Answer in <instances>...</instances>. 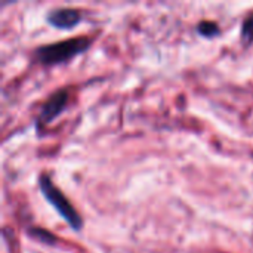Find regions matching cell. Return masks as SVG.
I'll list each match as a JSON object with an SVG mask.
<instances>
[{
	"label": "cell",
	"mask_w": 253,
	"mask_h": 253,
	"mask_svg": "<svg viewBox=\"0 0 253 253\" xmlns=\"http://www.w3.org/2000/svg\"><path fill=\"white\" fill-rule=\"evenodd\" d=\"M90 42L92 40L89 37H76V39L64 40L59 43L42 46L36 50V58L40 62L47 64V65L65 62L74 58L76 55L84 52L89 47Z\"/></svg>",
	"instance_id": "cell-1"
},
{
	"label": "cell",
	"mask_w": 253,
	"mask_h": 253,
	"mask_svg": "<svg viewBox=\"0 0 253 253\" xmlns=\"http://www.w3.org/2000/svg\"><path fill=\"white\" fill-rule=\"evenodd\" d=\"M68 92L67 90H59L56 93H53L49 101L43 105L42 113H40V122L47 125L50 122H53L65 108L67 102H68Z\"/></svg>",
	"instance_id": "cell-3"
},
{
	"label": "cell",
	"mask_w": 253,
	"mask_h": 253,
	"mask_svg": "<svg viewBox=\"0 0 253 253\" xmlns=\"http://www.w3.org/2000/svg\"><path fill=\"white\" fill-rule=\"evenodd\" d=\"M39 185H40V191L44 196V199L50 203V206L62 216V219L76 231H79L82 228L83 219L80 218V215L77 213V211L74 209V206L68 202V199L61 193V190H58L55 187V184L50 181V178L47 175H42L39 179Z\"/></svg>",
	"instance_id": "cell-2"
},
{
	"label": "cell",
	"mask_w": 253,
	"mask_h": 253,
	"mask_svg": "<svg viewBox=\"0 0 253 253\" xmlns=\"http://www.w3.org/2000/svg\"><path fill=\"white\" fill-rule=\"evenodd\" d=\"M30 234H31L34 239H37V240H40V242H43V243H46V245H55V243H56L55 236H53V234H50V233H47L46 230H42V228H33V230L30 231Z\"/></svg>",
	"instance_id": "cell-6"
},
{
	"label": "cell",
	"mask_w": 253,
	"mask_h": 253,
	"mask_svg": "<svg viewBox=\"0 0 253 253\" xmlns=\"http://www.w3.org/2000/svg\"><path fill=\"white\" fill-rule=\"evenodd\" d=\"M82 19V15L76 9L70 7H61V9H53L47 15V22L59 30H70L76 27Z\"/></svg>",
	"instance_id": "cell-4"
},
{
	"label": "cell",
	"mask_w": 253,
	"mask_h": 253,
	"mask_svg": "<svg viewBox=\"0 0 253 253\" xmlns=\"http://www.w3.org/2000/svg\"><path fill=\"white\" fill-rule=\"evenodd\" d=\"M197 31H199V34H202L205 37H215L219 34V27L215 22L203 21L197 25Z\"/></svg>",
	"instance_id": "cell-5"
},
{
	"label": "cell",
	"mask_w": 253,
	"mask_h": 253,
	"mask_svg": "<svg viewBox=\"0 0 253 253\" xmlns=\"http://www.w3.org/2000/svg\"><path fill=\"white\" fill-rule=\"evenodd\" d=\"M242 37L246 43H251L253 40V13H251L245 22H243V27H242Z\"/></svg>",
	"instance_id": "cell-7"
}]
</instances>
